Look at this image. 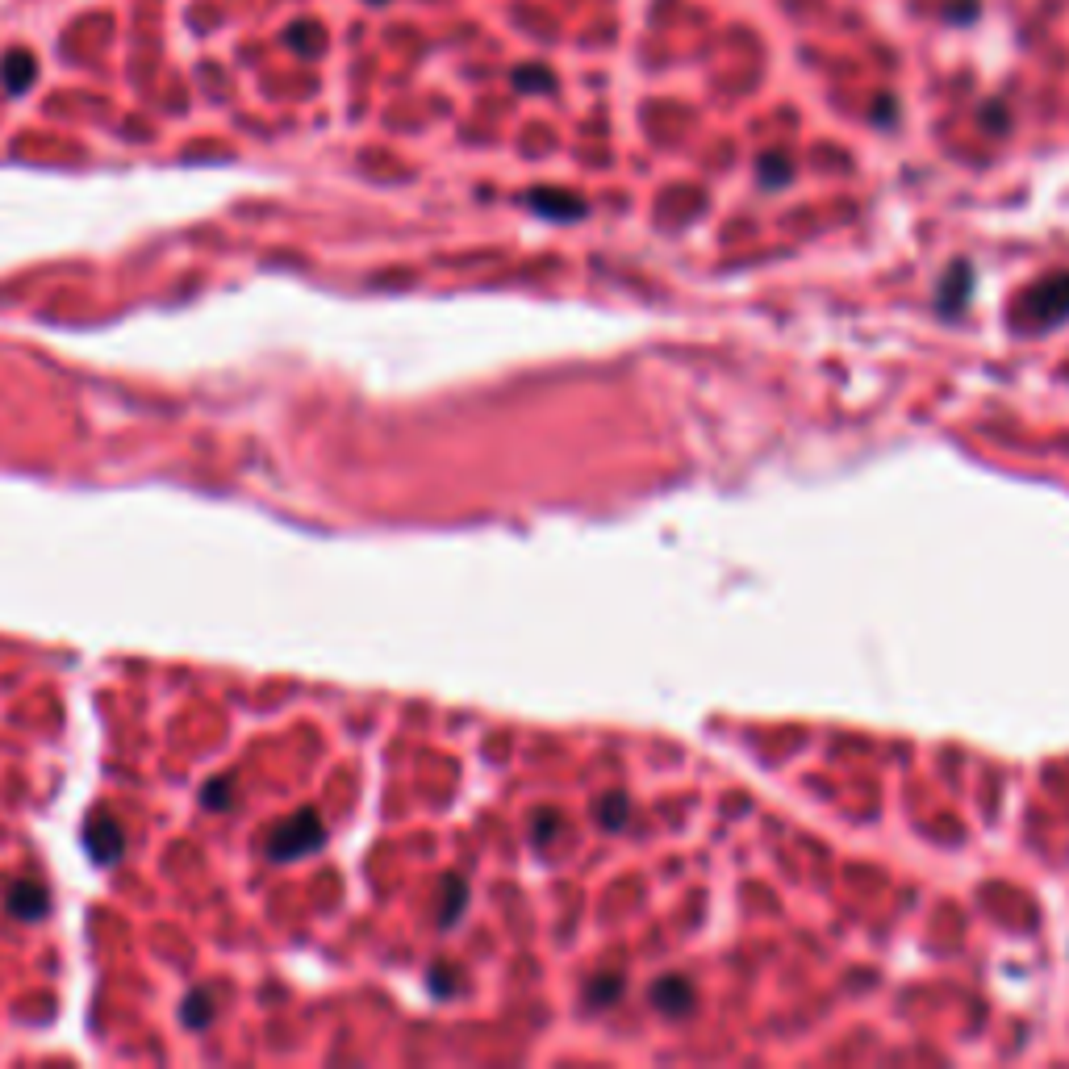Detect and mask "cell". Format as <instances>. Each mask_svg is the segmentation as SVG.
<instances>
[{"instance_id": "obj_1", "label": "cell", "mask_w": 1069, "mask_h": 1069, "mask_svg": "<svg viewBox=\"0 0 1069 1069\" xmlns=\"http://www.w3.org/2000/svg\"><path fill=\"white\" fill-rule=\"evenodd\" d=\"M326 844V827L318 819V811H297L289 819H280L272 831H268V857L272 861H297V857H310Z\"/></svg>"}, {"instance_id": "obj_2", "label": "cell", "mask_w": 1069, "mask_h": 1069, "mask_svg": "<svg viewBox=\"0 0 1069 1069\" xmlns=\"http://www.w3.org/2000/svg\"><path fill=\"white\" fill-rule=\"evenodd\" d=\"M1061 318H1069V276H1049L1019 297V322L1028 330L1053 326Z\"/></svg>"}, {"instance_id": "obj_3", "label": "cell", "mask_w": 1069, "mask_h": 1069, "mask_svg": "<svg viewBox=\"0 0 1069 1069\" xmlns=\"http://www.w3.org/2000/svg\"><path fill=\"white\" fill-rule=\"evenodd\" d=\"M84 852L92 857V865H97V869H113L117 861H122L126 831H122V823H117L109 811H92L88 815V823H84Z\"/></svg>"}, {"instance_id": "obj_4", "label": "cell", "mask_w": 1069, "mask_h": 1069, "mask_svg": "<svg viewBox=\"0 0 1069 1069\" xmlns=\"http://www.w3.org/2000/svg\"><path fill=\"white\" fill-rule=\"evenodd\" d=\"M5 907L13 919H42L46 907H51V890L42 882H34V877H17L5 890Z\"/></svg>"}, {"instance_id": "obj_5", "label": "cell", "mask_w": 1069, "mask_h": 1069, "mask_svg": "<svg viewBox=\"0 0 1069 1069\" xmlns=\"http://www.w3.org/2000/svg\"><path fill=\"white\" fill-rule=\"evenodd\" d=\"M652 1007L660 1015H685L694 1007V986L685 982V978H660L652 986Z\"/></svg>"}, {"instance_id": "obj_6", "label": "cell", "mask_w": 1069, "mask_h": 1069, "mask_svg": "<svg viewBox=\"0 0 1069 1069\" xmlns=\"http://www.w3.org/2000/svg\"><path fill=\"white\" fill-rule=\"evenodd\" d=\"M34 76H38V63H34V55H26V51H9L5 55V63H0V84H5L13 97H21V92H26L30 84H34Z\"/></svg>"}, {"instance_id": "obj_7", "label": "cell", "mask_w": 1069, "mask_h": 1069, "mask_svg": "<svg viewBox=\"0 0 1069 1069\" xmlns=\"http://www.w3.org/2000/svg\"><path fill=\"white\" fill-rule=\"evenodd\" d=\"M213 1015H218V1007H213V994H209V990H193V994L184 999V1007H180L184 1028H193V1032L209 1028V1024H213Z\"/></svg>"}, {"instance_id": "obj_8", "label": "cell", "mask_w": 1069, "mask_h": 1069, "mask_svg": "<svg viewBox=\"0 0 1069 1069\" xmlns=\"http://www.w3.org/2000/svg\"><path fill=\"white\" fill-rule=\"evenodd\" d=\"M464 902H468V886H464V877H447L443 882V911H439V923L443 928H451L460 915H464Z\"/></svg>"}, {"instance_id": "obj_9", "label": "cell", "mask_w": 1069, "mask_h": 1069, "mask_svg": "<svg viewBox=\"0 0 1069 1069\" xmlns=\"http://www.w3.org/2000/svg\"><path fill=\"white\" fill-rule=\"evenodd\" d=\"M527 201L539 213H556V218H581V209H585L577 197H560V193H531Z\"/></svg>"}, {"instance_id": "obj_10", "label": "cell", "mask_w": 1069, "mask_h": 1069, "mask_svg": "<svg viewBox=\"0 0 1069 1069\" xmlns=\"http://www.w3.org/2000/svg\"><path fill=\"white\" fill-rule=\"evenodd\" d=\"M585 994H589L593 1007H606V1003H614L623 994V978H614V973H610V978H593Z\"/></svg>"}, {"instance_id": "obj_11", "label": "cell", "mask_w": 1069, "mask_h": 1069, "mask_svg": "<svg viewBox=\"0 0 1069 1069\" xmlns=\"http://www.w3.org/2000/svg\"><path fill=\"white\" fill-rule=\"evenodd\" d=\"M289 42L301 46L305 55H318L322 51V26H314V21H301V26L289 30Z\"/></svg>"}, {"instance_id": "obj_12", "label": "cell", "mask_w": 1069, "mask_h": 1069, "mask_svg": "<svg viewBox=\"0 0 1069 1069\" xmlns=\"http://www.w3.org/2000/svg\"><path fill=\"white\" fill-rule=\"evenodd\" d=\"M230 790H234V781L230 777H218V781H209L201 798H205L209 811H226V806H230Z\"/></svg>"}, {"instance_id": "obj_13", "label": "cell", "mask_w": 1069, "mask_h": 1069, "mask_svg": "<svg viewBox=\"0 0 1069 1069\" xmlns=\"http://www.w3.org/2000/svg\"><path fill=\"white\" fill-rule=\"evenodd\" d=\"M760 176H765L769 188H777L781 180H790V163L781 159V155H765V159H760Z\"/></svg>"}, {"instance_id": "obj_14", "label": "cell", "mask_w": 1069, "mask_h": 1069, "mask_svg": "<svg viewBox=\"0 0 1069 1069\" xmlns=\"http://www.w3.org/2000/svg\"><path fill=\"white\" fill-rule=\"evenodd\" d=\"M602 819H606L610 827H614V823H627V798H623V794H619V798L610 794L606 806H602Z\"/></svg>"}, {"instance_id": "obj_15", "label": "cell", "mask_w": 1069, "mask_h": 1069, "mask_svg": "<svg viewBox=\"0 0 1069 1069\" xmlns=\"http://www.w3.org/2000/svg\"><path fill=\"white\" fill-rule=\"evenodd\" d=\"M514 80H518L522 88H548V84H552L548 71H514Z\"/></svg>"}, {"instance_id": "obj_16", "label": "cell", "mask_w": 1069, "mask_h": 1069, "mask_svg": "<svg viewBox=\"0 0 1069 1069\" xmlns=\"http://www.w3.org/2000/svg\"><path fill=\"white\" fill-rule=\"evenodd\" d=\"M376 5H380V0H376Z\"/></svg>"}]
</instances>
